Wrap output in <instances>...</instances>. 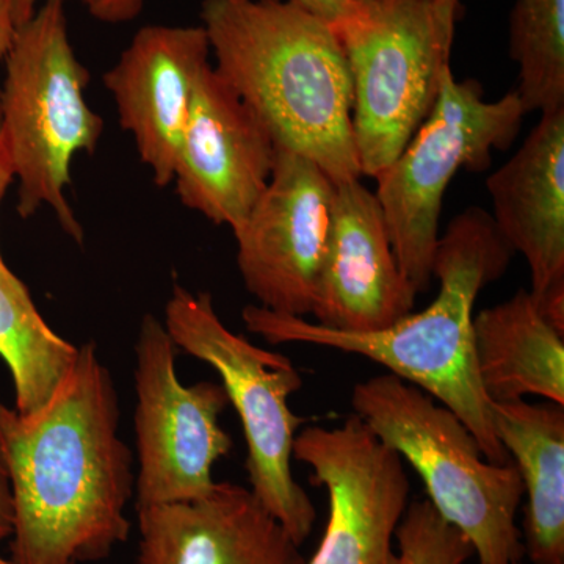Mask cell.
<instances>
[{"label":"cell","mask_w":564,"mask_h":564,"mask_svg":"<svg viewBox=\"0 0 564 564\" xmlns=\"http://www.w3.org/2000/svg\"><path fill=\"white\" fill-rule=\"evenodd\" d=\"M120 400L95 343L33 414L0 402V462L11 492L14 564L107 558L131 534L133 456L120 436Z\"/></svg>","instance_id":"6da1fadb"},{"label":"cell","mask_w":564,"mask_h":564,"mask_svg":"<svg viewBox=\"0 0 564 564\" xmlns=\"http://www.w3.org/2000/svg\"><path fill=\"white\" fill-rule=\"evenodd\" d=\"M514 252L489 212L467 207L437 242L433 278L440 292L429 307L378 332L348 333L306 318L247 306L242 318L267 343L310 344L364 356L444 404L466 425L492 464L511 462L497 436L492 403L481 388L474 348V306L499 280Z\"/></svg>","instance_id":"7a4b0ae2"},{"label":"cell","mask_w":564,"mask_h":564,"mask_svg":"<svg viewBox=\"0 0 564 564\" xmlns=\"http://www.w3.org/2000/svg\"><path fill=\"white\" fill-rule=\"evenodd\" d=\"M218 74L261 118L278 148L333 182L361 180L352 80L336 33L289 0H204Z\"/></svg>","instance_id":"3957f363"},{"label":"cell","mask_w":564,"mask_h":564,"mask_svg":"<svg viewBox=\"0 0 564 564\" xmlns=\"http://www.w3.org/2000/svg\"><path fill=\"white\" fill-rule=\"evenodd\" d=\"M0 84V137L20 182L18 214L54 210L77 243L84 231L66 198L70 163L98 147L104 121L85 101L90 73L74 54L65 0H44L18 28Z\"/></svg>","instance_id":"277c9868"},{"label":"cell","mask_w":564,"mask_h":564,"mask_svg":"<svg viewBox=\"0 0 564 564\" xmlns=\"http://www.w3.org/2000/svg\"><path fill=\"white\" fill-rule=\"evenodd\" d=\"M355 414L421 475L429 500L473 544L478 564H519L524 497L513 462L492 464L448 408L392 373L352 389Z\"/></svg>","instance_id":"5b68a950"},{"label":"cell","mask_w":564,"mask_h":564,"mask_svg":"<svg viewBox=\"0 0 564 564\" xmlns=\"http://www.w3.org/2000/svg\"><path fill=\"white\" fill-rule=\"evenodd\" d=\"M334 29L352 80V135L362 176L375 177L413 139L451 69L462 0H359Z\"/></svg>","instance_id":"8992f818"},{"label":"cell","mask_w":564,"mask_h":564,"mask_svg":"<svg viewBox=\"0 0 564 564\" xmlns=\"http://www.w3.org/2000/svg\"><path fill=\"white\" fill-rule=\"evenodd\" d=\"M163 325L177 350L220 375L242 422L251 491L302 545L317 519L310 494L292 473L293 441L306 419L293 413L289 397L302 389V375L288 356L263 350L232 333L207 292L174 285Z\"/></svg>","instance_id":"52a82bcc"},{"label":"cell","mask_w":564,"mask_h":564,"mask_svg":"<svg viewBox=\"0 0 564 564\" xmlns=\"http://www.w3.org/2000/svg\"><path fill=\"white\" fill-rule=\"evenodd\" d=\"M524 117L514 90L488 101L477 80H456L451 68L426 120L375 177L393 254L417 293L434 280L441 212L452 180L462 170H488L492 151L514 143Z\"/></svg>","instance_id":"ba28073f"},{"label":"cell","mask_w":564,"mask_h":564,"mask_svg":"<svg viewBox=\"0 0 564 564\" xmlns=\"http://www.w3.org/2000/svg\"><path fill=\"white\" fill-rule=\"evenodd\" d=\"M165 325L141 318L135 343V510L202 499L215 488L212 467L231 454L220 417L229 399L221 383H181Z\"/></svg>","instance_id":"9c48e42d"},{"label":"cell","mask_w":564,"mask_h":564,"mask_svg":"<svg viewBox=\"0 0 564 564\" xmlns=\"http://www.w3.org/2000/svg\"><path fill=\"white\" fill-rule=\"evenodd\" d=\"M293 459L328 492L322 543L306 564H397V529L410 499L403 458L352 414L339 426L296 433Z\"/></svg>","instance_id":"30bf717a"},{"label":"cell","mask_w":564,"mask_h":564,"mask_svg":"<svg viewBox=\"0 0 564 564\" xmlns=\"http://www.w3.org/2000/svg\"><path fill=\"white\" fill-rule=\"evenodd\" d=\"M333 204L332 177L310 159L278 148L269 185L234 232L237 265L259 306L313 315Z\"/></svg>","instance_id":"8fae6325"},{"label":"cell","mask_w":564,"mask_h":564,"mask_svg":"<svg viewBox=\"0 0 564 564\" xmlns=\"http://www.w3.org/2000/svg\"><path fill=\"white\" fill-rule=\"evenodd\" d=\"M276 155L261 118L214 66H206L174 165L181 203L236 232L269 185Z\"/></svg>","instance_id":"7c38bea8"},{"label":"cell","mask_w":564,"mask_h":564,"mask_svg":"<svg viewBox=\"0 0 564 564\" xmlns=\"http://www.w3.org/2000/svg\"><path fill=\"white\" fill-rule=\"evenodd\" d=\"M417 291L404 276L375 192L361 180L334 182L332 229L313 315L326 328L378 332L413 313Z\"/></svg>","instance_id":"4fadbf2b"},{"label":"cell","mask_w":564,"mask_h":564,"mask_svg":"<svg viewBox=\"0 0 564 564\" xmlns=\"http://www.w3.org/2000/svg\"><path fill=\"white\" fill-rule=\"evenodd\" d=\"M486 188L497 231L529 265L538 310L564 333V107L541 113Z\"/></svg>","instance_id":"5bb4252c"},{"label":"cell","mask_w":564,"mask_h":564,"mask_svg":"<svg viewBox=\"0 0 564 564\" xmlns=\"http://www.w3.org/2000/svg\"><path fill=\"white\" fill-rule=\"evenodd\" d=\"M209 55L203 25H147L135 33L117 65L104 74L121 128L132 133L141 162L151 170L158 187L173 182L193 93L210 65Z\"/></svg>","instance_id":"9a60e30c"},{"label":"cell","mask_w":564,"mask_h":564,"mask_svg":"<svg viewBox=\"0 0 564 564\" xmlns=\"http://www.w3.org/2000/svg\"><path fill=\"white\" fill-rule=\"evenodd\" d=\"M137 564H306L300 545L251 489L217 484L191 502L137 510Z\"/></svg>","instance_id":"2e32d148"},{"label":"cell","mask_w":564,"mask_h":564,"mask_svg":"<svg viewBox=\"0 0 564 564\" xmlns=\"http://www.w3.org/2000/svg\"><path fill=\"white\" fill-rule=\"evenodd\" d=\"M474 348L489 402L534 395L564 406V333L541 314L527 289L475 315Z\"/></svg>","instance_id":"e0dca14e"},{"label":"cell","mask_w":564,"mask_h":564,"mask_svg":"<svg viewBox=\"0 0 564 564\" xmlns=\"http://www.w3.org/2000/svg\"><path fill=\"white\" fill-rule=\"evenodd\" d=\"M497 436L521 474L524 551L533 564H564V406L492 403Z\"/></svg>","instance_id":"ac0fdd59"},{"label":"cell","mask_w":564,"mask_h":564,"mask_svg":"<svg viewBox=\"0 0 564 564\" xmlns=\"http://www.w3.org/2000/svg\"><path fill=\"white\" fill-rule=\"evenodd\" d=\"M79 347L58 336L36 310L28 285L0 252V358L14 386V410H41L70 372Z\"/></svg>","instance_id":"d6986e66"},{"label":"cell","mask_w":564,"mask_h":564,"mask_svg":"<svg viewBox=\"0 0 564 564\" xmlns=\"http://www.w3.org/2000/svg\"><path fill=\"white\" fill-rule=\"evenodd\" d=\"M516 95L525 115L564 107V0H518L510 18Z\"/></svg>","instance_id":"ffe728a7"},{"label":"cell","mask_w":564,"mask_h":564,"mask_svg":"<svg viewBox=\"0 0 564 564\" xmlns=\"http://www.w3.org/2000/svg\"><path fill=\"white\" fill-rule=\"evenodd\" d=\"M397 564H466L473 544L437 513L429 499L408 505L395 533Z\"/></svg>","instance_id":"44dd1931"},{"label":"cell","mask_w":564,"mask_h":564,"mask_svg":"<svg viewBox=\"0 0 564 564\" xmlns=\"http://www.w3.org/2000/svg\"><path fill=\"white\" fill-rule=\"evenodd\" d=\"M289 2L295 3L300 9L325 22L333 31L355 17L361 6L359 0H289Z\"/></svg>","instance_id":"7402d4cb"},{"label":"cell","mask_w":564,"mask_h":564,"mask_svg":"<svg viewBox=\"0 0 564 564\" xmlns=\"http://www.w3.org/2000/svg\"><path fill=\"white\" fill-rule=\"evenodd\" d=\"M143 6L144 0H90L87 3L91 17L107 24H122L135 20Z\"/></svg>","instance_id":"603a6c76"},{"label":"cell","mask_w":564,"mask_h":564,"mask_svg":"<svg viewBox=\"0 0 564 564\" xmlns=\"http://www.w3.org/2000/svg\"><path fill=\"white\" fill-rule=\"evenodd\" d=\"M17 31L11 0H0V62L6 61Z\"/></svg>","instance_id":"cb8c5ba5"},{"label":"cell","mask_w":564,"mask_h":564,"mask_svg":"<svg viewBox=\"0 0 564 564\" xmlns=\"http://www.w3.org/2000/svg\"><path fill=\"white\" fill-rule=\"evenodd\" d=\"M11 518H13V508H11L9 478L0 462V541L11 534Z\"/></svg>","instance_id":"d4e9b609"},{"label":"cell","mask_w":564,"mask_h":564,"mask_svg":"<svg viewBox=\"0 0 564 564\" xmlns=\"http://www.w3.org/2000/svg\"><path fill=\"white\" fill-rule=\"evenodd\" d=\"M14 181L13 163L9 150H7L6 141L0 137V206H2L6 193L9 191L11 182Z\"/></svg>","instance_id":"484cf974"},{"label":"cell","mask_w":564,"mask_h":564,"mask_svg":"<svg viewBox=\"0 0 564 564\" xmlns=\"http://www.w3.org/2000/svg\"><path fill=\"white\" fill-rule=\"evenodd\" d=\"M40 0H11V9H13L14 22L17 28H21L25 22L32 20L35 11L39 10ZM87 6L90 0H82Z\"/></svg>","instance_id":"4316f807"},{"label":"cell","mask_w":564,"mask_h":564,"mask_svg":"<svg viewBox=\"0 0 564 564\" xmlns=\"http://www.w3.org/2000/svg\"><path fill=\"white\" fill-rule=\"evenodd\" d=\"M0 564H14V563H13V560L7 558V556H3L2 554H0Z\"/></svg>","instance_id":"83f0119b"}]
</instances>
